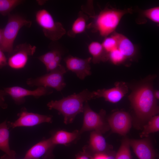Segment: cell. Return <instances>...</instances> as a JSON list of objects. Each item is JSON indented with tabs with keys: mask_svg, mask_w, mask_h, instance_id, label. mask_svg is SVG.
<instances>
[{
	"mask_svg": "<svg viewBox=\"0 0 159 159\" xmlns=\"http://www.w3.org/2000/svg\"><path fill=\"white\" fill-rule=\"evenodd\" d=\"M153 92L151 85L145 83L138 87L129 95V100L137 117L142 122L148 121L159 112V107Z\"/></svg>",
	"mask_w": 159,
	"mask_h": 159,
	"instance_id": "6da1fadb",
	"label": "cell"
},
{
	"mask_svg": "<svg viewBox=\"0 0 159 159\" xmlns=\"http://www.w3.org/2000/svg\"><path fill=\"white\" fill-rule=\"evenodd\" d=\"M95 98L94 91L85 89L58 100H52L47 104L49 110L54 109L62 115L66 124L72 122L76 116L83 112V103Z\"/></svg>",
	"mask_w": 159,
	"mask_h": 159,
	"instance_id": "7a4b0ae2",
	"label": "cell"
},
{
	"mask_svg": "<svg viewBox=\"0 0 159 159\" xmlns=\"http://www.w3.org/2000/svg\"><path fill=\"white\" fill-rule=\"evenodd\" d=\"M132 11L130 8L120 10L105 8L96 17L94 22L87 25V27L93 28L101 36L106 37L114 31L123 16L131 13Z\"/></svg>",
	"mask_w": 159,
	"mask_h": 159,
	"instance_id": "3957f363",
	"label": "cell"
},
{
	"mask_svg": "<svg viewBox=\"0 0 159 159\" xmlns=\"http://www.w3.org/2000/svg\"><path fill=\"white\" fill-rule=\"evenodd\" d=\"M7 23L2 29V38L0 48L4 52L10 54L14 49V40L21 28L31 27L32 22L22 16L18 14L8 15Z\"/></svg>",
	"mask_w": 159,
	"mask_h": 159,
	"instance_id": "277c9868",
	"label": "cell"
},
{
	"mask_svg": "<svg viewBox=\"0 0 159 159\" xmlns=\"http://www.w3.org/2000/svg\"><path fill=\"white\" fill-rule=\"evenodd\" d=\"M36 21L42 28L44 36L52 41L60 39L66 33L61 23L55 21L50 13L45 9L37 11Z\"/></svg>",
	"mask_w": 159,
	"mask_h": 159,
	"instance_id": "5b68a950",
	"label": "cell"
},
{
	"mask_svg": "<svg viewBox=\"0 0 159 159\" xmlns=\"http://www.w3.org/2000/svg\"><path fill=\"white\" fill-rule=\"evenodd\" d=\"M67 72L64 67L60 64L48 73L36 78L27 79L26 84L30 86L51 87L60 91L66 85L64 75Z\"/></svg>",
	"mask_w": 159,
	"mask_h": 159,
	"instance_id": "8992f818",
	"label": "cell"
},
{
	"mask_svg": "<svg viewBox=\"0 0 159 159\" xmlns=\"http://www.w3.org/2000/svg\"><path fill=\"white\" fill-rule=\"evenodd\" d=\"M85 103L83 124L79 131L80 134L91 130L98 131L102 134L108 130L109 127L104 119L105 111L102 110L99 113H96L91 109L87 102Z\"/></svg>",
	"mask_w": 159,
	"mask_h": 159,
	"instance_id": "52a82bcc",
	"label": "cell"
},
{
	"mask_svg": "<svg viewBox=\"0 0 159 159\" xmlns=\"http://www.w3.org/2000/svg\"><path fill=\"white\" fill-rule=\"evenodd\" d=\"M36 47L24 43L16 45L14 48L7 60V64L11 68L19 69L24 68L29 56L33 55Z\"/></svg>",
	"mask_w": 159,
	"mask_h": 159,
	"instance_id": "ba28073f",
	"label": "cell"
},
{
	"mask_svg": "<svg viewBox=\"0 0 159 159\" xmlns=\"http://www.w3.org/2000/svg\"><path fill=\"white\" fill-rule=\"evenodd\" d=\"M18 118L13 122H8V127L14 128L18 127H32L44 122L51 123V115H41L28 112L22 108L18 114Z\"/></svg>",
	"mask_w": 159,
	"mask_h": 159,
	"instance_id": "9c48e42d",
	"label": "cell"
},
{
	"mask_svg": "<svg viewBox=\"0 0 159 159\" xmlns=\"http://www.w3.org/2000/svg\"><path fill=\"white\" fill-rule=\"evenodd\" d=\"M4 90L18 105L24 103L25 101V97L26 96H33L38 98L41 96L51 94L53 92L52 90L48 87H38L36 89L32 90L16 86L4 88Z\"/></svg>",
	"mask_w": 159,
	"mask_h": 159,
	"instance_id": "30bf717a",
	"label": "cell"
},
{
	"mask_svg": "<svg viewBox=\"0 0 159 159\" xmlns=\"http://www.w3.org/2000/svg\"><path fill=\"white\" fill-rule=\"evenodd\" d=\"M67 70L75 73L80 79L83 80L91 74L90 62L92 58L82 59L69 55L64 59Z\"/></svg>",
	"mask_w": 159,
	"mask_h": 159,
	"instance_id": "8fae6325",
	"label": "cell"
},
{
	"mask_svg": "<svg viewBox=\"0 0 159 159\" xmlns=\"http://www.w3.org/2000/svg\"><path fill=\"white\" fill-rule=\"evenodd\" d=\"M55 145L51 138L44 139L32 146L26 153L24 158L26 159H52L54 158L53 151Z\"/></svg>",
	"mask_w": 159,
	"mask_h": 159,
	"instance_id": "7c38bea8",
	"label": "cell"
},
{
	"mask_svg": "<svg viewBox=\"0 0 159 159\" xmlns=\"http://www.w3.org/2000/svg\"><path fill=\"white\" fill-rule=\"evenodd\" d=\"M108 123L113 132L125 135L131 127V117L126 112L117 111L112 114L109 117Z\"/></svg>",
	"mask_w": 159,
	"mask_h": 159,
	"instance_id": "4fadbf2b",
	"label": "cell"
},
{
	"mask_svg": "<svg viewBox=\"0 0 159 159\" xmlns=\"http://www.w3.org/2000/svg\"><path fill=\"white\" fill-rule=\"evenodd\" d=\"M128 90V86L125 83L119 82L112 88L100 89L94 92L95 98L103 97L106 101L115 103L123 97Z\"/></svg>",
	"mask_w": 159,
	"mask_h": 159,
	"instance_id": "5bb4252c",
	"label": "cell"
},
{
	"mask_svg": "<svg viewBox=\"0 0 159 159\" xmlns=\"http://www.w3.org/2000/svg\"><path fill=\"white\" fill-rule=\"evenodd\" d=\"M129 143L139 159H155V152L148 139L129 140Z\"/></svg>",
	"mask_w": 159,
	"mask_h": 159,
	"instance_id": "9a60e30c",
	"label": "cell"
},
{
	"mask_svg": "<svg viewBox=\"0 0 159 159\" xmlns=\"http://www.w3.org/2000/svg\"><path fill=\"white\" fill-rule=\"evenodd\" d=\"M83 150L94 154L106 153L110 150V148L107 143L105 138L100 132L93 131L90 134L89 143L85 146Z\"/></svg>",
	"mask_w": 159,
	"mask_h": 159,
	"instance_id": "2e32d148",
	"label": "cell"
},
{
	"mask_svg": "<svg viewBox=\"0 0 159 159\" xmlns=\"http://www.w3.org/2000/svg\"><path fill=\"white\" fill-rule=\"evenodd\" d=\"M117 42V49L125 58L133 56L135 52V49L132 42L124 35L117 32L112 34Z\"/></svg>",
	"mask_w": 159,
	"mask_h": 159,
	"instance_id": "e0dca14e",
	"label": "cell"
},
{
	"mask_svg": "<svg viewBox=\"0 0 159 159\" xmlns=\"http://www.w3.org/2000/svg\"><path fill=\"white\" fill-rule=\"evenodd\" d=\"M80 134L79 131L77 130L72 132L60 130L55 132L50 138L55 145L62 144L67 145L77 140Z\"/></svg>",
	"mask_w": 159,
	"mask_h": 159,
	"instance_id": "ac0fdd59",
	"label": "cell"
},
{
	"mask_svg": "<svg viewBox=\"0 0 159 159\" xmlns=\"http://www.w3.org/2000/svg\"><path fill=\"white\" fill-rule=\"evenodd\" d=\"M9 129L6 120L0 124V150L12 159H15L16 153L9 147Z\"/></svg>",
	"mask_w": 159,
	"mask_h": 159,
	"instance_id": "d6986e66",
	"label": "cell"
},
{
	"mask_svg": "<svg viewBox=\"0 0 159 159\" xmlns=\"http://www.w3.org/2000/svg\"><path fill=\"white\" fill-rule=\"evenodd\" d=\"M88 50L92 56V61L94 64L104 62L108 59V54L105 51L102 44L100 42L93 41L88 46Z\"/></svg>",
	"mask_w": 159,
	"mask_h": 159,
	"instance_id": "ffe728a7",
	"label": "cell"
},
{
	"mask_svg": "<svg viewBox=\"0 0 159 159\" xmlns=\"http://www.w3.org/2000/svg\"><path fill=\"white\" fill-rule=\"evenodd\" d=\"M88 19L87 15L80 11L71 29L67 32L68 35L70 37H74L77 34L84 32L87 28V22Z\"/></svg>",
	"mask_w": 159,
	"mask_h": 159,
	"instance_id": "44dd1931",
	"label": "cell"
},
{
	"mask_svg": "<svg viewBox=\"0 0 159 159\" xmlns=\"http://www.w3.org/2000/svg\"><path fill=\"white\" fill-rule=\"evenodd\" d=\"M159 130V116L155 115L151 117L147 123L144 125L141 136H146L149 134L158 131Z\"/></svg>",
	"mask_w": 159,
	"mask_h": 159,
	"instance_id": "7402d4cb",
	"label": "cell"
},
{
	"mask_svg": "<svg viewBox=\"0 0 159 159\" xmlns=\"http://www.w3.org/2000/svg\"><path fill=\"white\" fill-rule=\"evenodd\" d=\"M23 1L21 0H0V14L4 16L8 15L11 11Z\"/></svg>",
	"mask_w": 159,
	"mask_h": 159,
	"instance_id": "603a6c76",
	"label": "cell"
},
{
	"mask_svg": "<svg viewBox=\"0 0 159 159\" xmlns=\"http://www.w3.org/2000/svg\"><path fill=\"white\" fill-rule=\"evenodd\" d=\"M130 146L129 140L124 139L115 154V159H132Z\"/></svg>",
	"mask_w": 159,
	"mask_h": 159,
	"instance_id": "cb8c5ba5",
	"label": "cell"
},
{
	"mask_svg": "<svg viewBox=\"0 0 159 159\" xmlns=\"http://www.w3.org/2000/svg\"><path fill=\"white\" fill-rule=\"evenodd\" d=\"M102 44L105 51L108 54L110 52L117 48V41L112 35L105 37Z\"/></svg>",
	"mask_w": 159,
	"mask_h": 159,
	"instance_id": "d4e9b609",
	"label": "cell"
},
{
	"mask_svg": "<svg viewBox=\"0 0 159 159\" xmlns=\"http://www.w3.org/2000/svg\"><path fill=\"white\" fill-rule=\"evenodd\" d=\"M108 59L113 64L117 65L122 63L126 58L117 48L109 53Z\"/></svg>",
	"mask_w": 159,
	"mask_h": 159,
	"instance_id": "484cf974",
	"label": "cell"
},
{
	"mask_svg": "<svg viewBox=\"0 0 159 159\" xmlns=\"http://www.w3.org/2000/svg\"><path fill=\"white\" fill-rule=\"evenodd\" d=\"M144 15L152 21L159 22V7L156 6L147 9L143 11Z\"/></svg>",
	"mask_w": 159,
	"mask_h": 159,
	"instance_id": "4316f807",
	"label": "cell"
},
{
	"mask_svg": "<svg viewBox=\"0 0 159 159\" xmlns=\"http://www.w3.org/2000/svg\"><path fill=\"white\" fill-rule=\"evenodd\" d=\"M60 52L58 50L54 49L39 56L38 58L46 66L52 61Z\"/></svg>",
	"mask_w": 159,
	"mask_h": 159,
	"instance_id": "83f0119b",
	"label": "cell"
},
{
	"mask_svg": "<svg viewBox=\"0 0 159 159\" xmlns=\"http://www.w3.org/2000/svg\"><path fill=\"white\" fill-rule=\"evenodd\" d=\"M62 58L61 54L60 52L52 61L45 66L47 72H49L55 69L60 64Z\"/></svg>",
	"mask_w": 159,
	"mask_h": 159,
	"instance_id": "f1b7e54d",
	"label": "cell"
},
{
	"mask_svg": "<svg viewBox=\"0 0 159 159\" xmlns=\"http://www.w3.org/2000/svg\"><path fill=\"white\" fill-rule=\"evenodd\" d=\"M7 65V59L4 52L0 48V69Z\"/></svg>",
	"mask_w": 159,
	"mask_h": 159,
	"instance_id": "f546056e",
	"label": "cell"
},
{
	"mask_svg": "<svg viewBox=\"0 0 159 159\" xmlns=\"http://www.w3.org/2000/svg\"><path fill=\"white\" fill-rule=\"evenodd\" d=\"M76 159H92V155L83 150V152L79 154Z\"/></svg>",
	"mask_w": 159,
	"mask_h": 159,
	"instance_id": "4dcf8cb0",
	"label": "cell"
},
{
	"mask_svg": "<svg viewBox=\"0 0 159 159\" xmlns=\"http://www.w3.org/2000/svg\"><path fill=\"white\" fill-rule=\"evenodd\" d=\"M107 152L94 154L92 155V159H108Z\"/></svg>",
	"mask_w": 159,
	"mask_h": 159,
	"instance_id": "1f68e13d",
	"label": "cell"
},
{
	"mask_svg": "<svg viewBox=\"0 0 159 159\" xmlns=\"http://www.w3.org/2000/svg\"><path fill=\"white\" fill-rule=\"evenodd\" d=\"M108 159H115L116 153L113 151L110 150L107 152Z\"/></svg>",
	"mask_w": 159,
	"mask_h": 159,
	"instance_id": "d6a6232c",
	"label": "cell"
},
{
	"mask_svg": "<svg viewBox=\"0 0 159 159\" xmlns=\"http://www.w3.org/2000/svg\"><path fill=\"white\" fill-rule=\"evenodd\" d=\"M8 105L5 102V101L0 99V107L3 109H5L7 107Z\"/></svg>",
	"mask_w": 159,
	"mask_h": 159,
	"instance_id": "836d02e7",
	"label": "cell"
},
{
	"mask_svg": "<svg viewBox=\"0 0 159 159\" xmlns=\"http://www.w3.org/2000/svg\"><path fill=\"white\" fill-rule=\"evenodd\" d=\"M7 95L4 90H0V99L5 101V96Z\"/></svg>",
	"mask_w": 159,
	"mask_h": 159,
	"instance_id": "e575fe53",
	"label": "cell"
},
{
	"mask_svg": "<svg viewBox=\"0 0 159 159\" xmlns=\"http://www.w3.org/2000/svg\"><path fill=\"white\" fill-rule=\"evenodd\" d=\"M0 159H12L8 155L6 154H5L1 156L0 158ZM23 159H26L25 158H24ZM34 159H39V158H36Z\"/></svg>",
	"mask_w": 159,
	"mask_h": 159,
	"instance_id": "d590c367",
	"label": "cell"
},
{
	"mask_svg": "<svg viewBox=\"0 0 159 159\" xmlns=\"http://www.w3.org/2000/svg\"><path fill=\"white\" fill-rule=\"evenodd\" d=\"M154 95L155 98L157 99H158L159 98V91L158 90L154 91Z\"/></svg>",
	"mask_w": 159,
	"mask_h": 159,
	"instance_id": "8d00e7d4",
	"label": "cell"
},
{
	"mask_svg": "<svg viewBox=\"0 0 159 159\" xmlns=\"http://www.w3.org/2000/svg\"><path fill=\"white\" fill-rule=\"evenodd\" d=\"M2 29H0V44L1 42V39H2Z\"/></svg>",
	"mask_w": 159,
	"mask_h": 159,
	"instance_id": "74e56055",
	"label": "cell"
}]
</instances>
